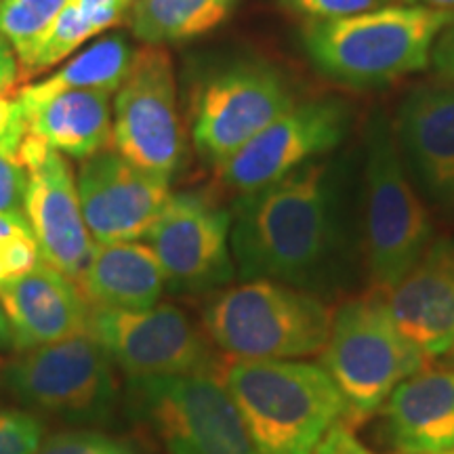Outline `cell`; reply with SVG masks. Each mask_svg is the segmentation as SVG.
Returning <instances> with one entry per match:
<instances>
[{
    "label": "cell",
    "instance_id": "cell-1",
    "mask_svg": "<svg viewBox=\"0 0 454 454\" xmlns=\"http://www.w3.org/2000/svg\"><path fill=\"white\" fill-rule=\"evenodd\" d=\"M230 244L244 282L276 280L317 297L339 291L348 282L351 238L337 164L316 158L242 194L231 211Z\"/></svg>",
    "mask_w": 454,
    "mask_h": 454
},
{
    "label": "cell",
    "instance_id": "cell-2",
    "mask_svg": "<svg viewBox=\"0 0 454 454\" xmlns=\"http://www.w3.org/2000/svg\"><path fill=\"white\" fill-rule=\"evenodd\" d=\"M219 377L259 454H314L326 431L348 417L345 397L314 362L234 357Z\"/></svg>",
    "mask_w": 454,
    "mask_h": 454
},
{
    "label": "cell",
    "instance_id": "cell-3",
    "mask_svg": "<svg viewBox=\"0 0 454 454\" xmlns=\"http://www.w3.org/2000/svg\"><path fill=\"white\" fill-rule=\"evenodd\" d=\"M454 21V11L385 4L349 17L305 21L303 43L326 76L351 87H374L431 64L438 36Z\"/></svg>",
    "mask_w": 454,
    "mask_h": 454
},
{
    "label": "cell",
    "instance_id": "cell-4",
    "mask_svg": "<svg viewBox=\"0 0 454 454\" xmlns=\"http://www.w3.org/2000/svg\"><path fill=\"white\" fill-rule=\"evenodd\" d=\"M333 311L317 294L276 280L225 288L204 309L208 339L236 360H294L322 354Z\"/></svg>",
    "mask_w": 454,
    "mask_h": 454
},
{
    "label": "cell",
    "instance_id": "cell-5",
    "mask_svg": "<svg viewBox=\"0 0 454 454\" xmlns=\"http://www.w3.org/2000/svg\"><path fill=\"white\" fill-rule=\"evenodd\" d=\"M362 223V247L374 291H389L427 251L434 223L408 175L394 122L383 114L372 118L366 133Z\"/></svg>",
    "mask_w": 454,
    "mask_h": 454
},
{
    "label": "cell",
    "instance_id": "cell-6",
    "mask_svg": "<svg viewBox=\"0 0 454 454\" xmlns=\"http://www.w3.org/2000/svg\"><path fill=\"white\" fill-rule=\"evenodd\" d=\"M127 412L168 454H259L234 397L215 374L129 379Z\"/></svg>",
    "mask_w": 454,
    "mask_h": 454
},
{
    "label": "cell",
    "instance_id": "cell-7",
    "mask_svg": "<svg viewBox=\"0 0 454 454\" xmlns=\"http://www.w3.org/2000/svg\"><path fill=\"white\" fill-rule=\"evenodd\" d=\"M425 362L427 356L397 331L377 291L345 301L333 314L322 366L345 397L348 417H371Z\"/></svg>",
    "mask_w": 454,
    "mask_h": 454
},
{
    "label": "cell",
    "instance_id": "cell-8",
    "mask_svg": "<svg viewBox=\"0 0 454 454\" xmlns=\"http://www.w3.org/2000/svg\"><path fill=\"white\" fill-rule=\"evenodd\" d=\"M114 362L87 331L20 351L4 368V385L32 412L74 425H107L118 406Z\"/></svg>",
    "mask_w": 454,
    "mask_h": 454
},
{
    "label": "cell",
    "instance_id": "cell-9",
    "mask_svg": "<svg viewBox=\"0 0 454 454\" xmlns=\"http://www.w3.org/2000/svg\"><path fill=\"white\" fill-rule=\"evenodd\" d=\"M112 145L130 164L170 181L185 152L177 112V84L167 49L135 51L127 78L114 101Z\"/></svg>",
    "mask_w": 454,
    "mask_h": 454
},
{
    "label": "cell",
    "instance_id": "cell-10",
    "mask_svg": "<svg viewBox=\"0 0 454 454\" xmlns=\"http://www.w3.org/2000/svg\"><path fill=\"white\" fill-rule=\"evenodd\" d=\"M84 331L130 379L160 374H217L221 362L192 317L177 305L150 309L87 308Z\"/></svg>",
    "mask_w": 454,
    "mask_h": 454
},
{
    "label": "cell",
    "instance_id": "cell-11",
    "mask_svg": "<svg viewBox=\"0 0 454 454\" xmlns=\"http://www.w3.org/2000/svg\"><path fill=\"white\" fill-rule=\"evenodd\" d=\"M294 104L288 82L271 66L227 67L204 82L194 101L198 154L217 168Z\"/></svg>",
    "mask_w": 454,
    "mask_h": 454
},
{
    "label": "cell",
    "instance_id": "cell-12",
    "mask_svg": "<svg viewBox=\"0 0 454 454\" xmlns=\"http://www.w3.org/2000/svg\"><path fill=\"white\" fill-rule=\"evenodd\" d=\"M230 231V211L198 192H184L170 194L145 238L170 291L204 293L236 278Z\"/></svg>",
    "mask_w": 454,
    "mask_h": 454
},
{
    "label": "cell",
    "instance_id": "cell-13",
    "mask_svg": "<svg viewBox=\"0 0 454 454\" xmlns=\"http://www.w3.org/2000/svg\"><path fill=\"white\" fill-rule=\"evenodd\" d=\"M349 110L339 99L294 104L217 167L219 181L236 194L276 184L337 147L348 133Z\"/></svg>",
    "mask_w": 454,
    "mask_h": 454
},
{
    "label": "cell",
    "instance_id": "cell-14",
    "mask_svg": "<svg viewBox=\"0 0 454 454\" xmlns=\"http://www.w3.org/2000/svg\"><path fill=\"white\" fill-rule=\"evenodd\" d=\"M17 162L27 170L24 211L43 261L78 282L95 242L84 223L72 167L34 133L21 141Z\"/></svg>",
    "mask_w": 454,
    "mask_h": 454
},
{
    "label": "cell",
    "instance_id": "cell-15",
    "mask_svg": "<svg viewBox=\"0 0 454 454\" xmlns=\"http://www.w3.org/2000/svg\"><path fill=\"white\" fill-rule=\"evenodd\" d=\"M76 187L84 223L98 244L145 238L170 198L167 179L137 168L110 147L82 160Z\"/></svg>",
    "mask_w": 454,
    "mask_h": 454
},
{
    "label": "cell",
    "instance_id": "cell-16",
    "mask_svg": "<svg viewBox=\"0 0 454 454\" xmlns=\"http://www.w3.org/2000/svg\"><path fill=\"white\" fill-rule=\"evenodd\" d=\"M381 294L404 337L427 357L454 348V238L431 240L417 265Z\"/></svg>",
    "mask_w": 454,
    "mask_h": 454
},
{
    "label": "cell",
    "instance_id": "cell-17",
    "mask_svg": "<svg viewBox=\"0 0 454 454\" xmlns=\"http://www.w3.org/2000/svg\"><path fill=\"white\" fill-rule=\"evenodd\" d=\"M397 145L435 207L454 217V87L425 84L406 95L394 122Z\"/></svg>",
    "mask_w": 454,
    "mask_h": 454
},
{
    "label": "cell",
    "instance_id": "cell-18",
    "mask_svg": "<svg viewBox=\"0 0 454 454\" xmlns=\"http://www.w3.org/2000/svg\"><path fill=\"white\" fill-rule=\"evenodd\" d=\"M0 301L9 316L15 351L43 348L84 331L87 299L76 282L44 261L0 286Z\"/></svg>",
    "mask_w": 454,
    "mask_h": 454
},
{
    "label": "cell",
    "instance_id": "cell-19",
    "mask_svg": "<svg viewBox=\"0 0 454 454\" xmlns=\"http://www.w3.org/2000/svg\"><path fill=\"white\" fill-rule=\"evenodd\" d=\"M385 438L400 454L454 450V366L421 368L383 404Z\"/></svg>",
    "mask_w": 454,
    "mask_h": 454
},
{
    "label": "cell",
    "instance_id": "cell-20",
    "mask_svg": "<svg viewBox=\"0 0 454 454\" xmlns=\"http://www.w3.org/2000/svg\"><path fill=\"white\" fill-rule=\"evenodd\" d=\"M78 288L90 305L110 309H150L164 291V274L147 244H95Z\"/></svg>",
    "mask_w": 454,
    "mask_h": 454
},
{
    "label": "cell",
    "instance_id": "cell-21",
    "mask_svg": "<svg viewBox=\"0 0 454 454\" xmlns=\"http://www.w3.org/2000/svg\"><path fill=\"white\" fill-rule=\"evenodd\" d=\"M24 114L30 133L78 160L112 145L110 93L104 90H66Z\"/></svg>",
    "mask_w": 454,
    "mask_h": 454
},
{
    "label": "cell",
    "instance_id": "cell-22",
    "mask_svg": "<svg viewBox=\"0 0 454 454\" xmlns=\"http://www.w3.org/2000/svg\"><path fill=\"white\" fill-rule=\"evenodd\" d=\"M133 57L135 51L130 49L127 36L122 34L101 38L99 43L74 57L70 64H66V67H61L47 81L26 84L17 95L21 110L30 112L66 90L89 89L116 93L127 78Z\"/></svg>",
    "mask_w": 454,
    "mask_h": 454
},
{
    "label": "cell",
    "instance_id": "cell-23",
    "mask_svg": "<svg viewBox=\"0 0 454 454\" xmlns=\"http://www.w3.org/2000/svg\"><path fill=\"white\" fill-rule=\"evenodd\" d=\"M240 0H135L129 26L145 44L185 43L223 24Z\"/></svg>",
    "mask_w": 454,
    "mask_h": 454
},
{
    "label": "cell",
    "instance_id": "cell-24",
    "mask_svg": "<svg viewBox=\"0 0 454 454\" xmlns=\"http://www.w3.org/2000/svg\"><path fill=\"white\" fill-rule=\"evenodd\" d=\"M70 0H0V36L13 47L20 70L41 47Z\"/></svg>",
    "mask_w": 454,
    "mask_h": 454
},
{
    "label": "cell",
    "instance_id": "cell-25",
    "mask_svg": "<svg viewBox=\"0 0 454 454\" xmlns=\"http://www.w3.org/2000/svg\"><path fill=\"white\" fill-rule=\"evenodd\" d=\"M41 261L27 219L0 213V286L26 276Z\"/></svg>",
    "mask_w": 454,
    "mask_h": 454
},
{
    "label": "cell",
    "instance_id": "cell-26",
    "mask_svg": "<svg viewBox=\"0 0 454 454\" xmlns=\"http://www.w3.org/2000/svg\"><path fill=\"white\" fill-rule=\"evenodd\" d=\"M36 454H139V450L130 442L99 429H67L44 438Z\"/></svg>",
    "mask_w": 454,
    "mask_h": 454
},
{
    "label": "cell",
    "instance_id": "cell-27",
    "mask_svg": "<svg viewBox=\"0 0 454 454\" xmlns=\"http://www.w3.org/2000/svg\"><path fill=\"white\" fill-rule=\"evenodd\" d=\"M44 438V425L34 412L0 408V454H36Z\"/></svg>",
    "mask_w": 454,
    "mask_h": 454
},
{
    "label": "cell",
    "instance_id": "cell-28",
    "mask_svg": "<svg viewBox=\"0 0 454 454\" xmlns=\"http://www.w3.org/2000/svg\"><path fill=\"white\" fill-rule=\"evenodd\" d=\"M291 13L305 21H325L349 17L366 11L385 7L389 0H280Z\"/></svg>",
    "mask_w": 454,
    "mask_h": 454
},
{
    "label": "cell",
    "instance_id": "cell-29",
    "mask_svg": "<svg viewBox=\"0 0 454 454\" xmlns=\"http://www.w3.org/2000/svg\"><path fill=\"white\" fill-rule=\"evenodd\" d=\"M26 187L27 170L15 158L4 156L0 152V213L26 217Z\"/></svg>",
    "mask_w": 454,
    "mask_h": 454
},
{
    "label": "cell",
    "instance_id": "cell-30",
    "mask_svg": "<svg viewBox=\"0 0 454 454\" xmlns=\"http://www.w3.org/2000/svg\"><path fill=\"white\" fill-rule=\"evenodd\" d=\"M133 4L135 0H72V7L93 36L121 24Z\"/></svg>",
    "mask_w": 454,
    "mask_h": 454
},
{
    "label": "cell",
    "instance_id": "cell-31",
    "mask_svg": "<svg viewBox=\"0 0 454 454\" xmlns=\"http://www.w3.org/2000/svg\"><path fill=\"white\" fill-rule=\"evenodd\" d=\"M27 133L30 129H27L20 99H15L11 93L0 95V152L17 160V152Z\"/></svg>",
    "mask_w": 454,
    "mask_h": 454
},
{
    "label": "cell",
    "instance_id": "cell-32",
    "mask_svg": "<svg viewBox=\"0 0 454 454\" xmlns=\"http://www.w3.org/2000/svg\"><path fill=\"white\" fill-rule=\"evenodd\" d=\"M314 454H372L345 423H334Z\"/></svg>",
    "mask_w": 454,
    "mask_h": 454
},
{
    "label": "cell",
    "instance_id": "cell-33",
    "mask_svg": "<svg viewBox=\"0 0 454 454\" xmlns=\"http://www.w3.org/2000/svg\"><path fill=\"white\" fill-rule=\"evenodd\" d=\"M431 66L440 74L442 81L454 87V21L435 41L431 51Z\"/></svg>",
    "mask_w": 454,
    "mask_h": 454
},
{
    "label": "cell",
    "instance_id": "cell-34",
    "mask_svg": "<svg viewBox=\"0 0 454 454\" xmlns=\"http://www.w3.org/2000/svg\"><path fill=\"white\" fill-rule=\"evenodd\" d=\"M20 82V59L11 44L0 36V95L13 93Z\"/></svg>",
    "mask_w": 454,
    "mask_h": 454
},
{
    "label": "cell",
    "instance_id": "cell-35",
    "mask_svg": "<svg viewBox=\"0 0 454 454\" xmlns=\"http://www.w3.org/2000/svg\"><path fill=\"white\" fill-rule=\"evenodd\" d=\"M15 349L13 345V331H11V322L7 311H4L3 301H0V351Z\"/></svg>",
    "mask_w": 454,
    "mask_h": 454
},
{
    "label": "cell",
    "instance_id": "cell-36",
    "mask_svg": "<svg viewBox=\"0 0 454 454\" xmlns=\"http://www.w3.org/2000/svg\"><path fill=\"white\" fill-rule=\"evenodd\" d=\"M411 4H419V7H431V9H444L454 11V0H408Z\"/></svg>",
    "mask_w": 454,
    "mask_h": 454
},
{
    "label": "cell",
    "instance_id": "cell-37",
    "mask_svg": "<svg viewBox=\"0 0 454 454\" xmlns=\"http://www.w3.org/2000/svg\"><path fill=\"white\" fill-rule=\"evenodd\" d=\"M438 454H454V450H448V452H438Z\"/></svg>",
    "mask_w": 454,
    "mask_h": 454
},
{
    "label": "cell",
    "instance_id": "cell-38",
    "mask_svg": "<svg viewBox=\"0 0 454 454\" xmlns=\"http://www.w3.org/2000/svg\"><path fill=\"white\" fill-rule=\"evenodd\" d=\"M452 354H454V348H452Z\"/></svg>",
    "mask_w": 454,
    "mask_h": 454
}]
</instances>
